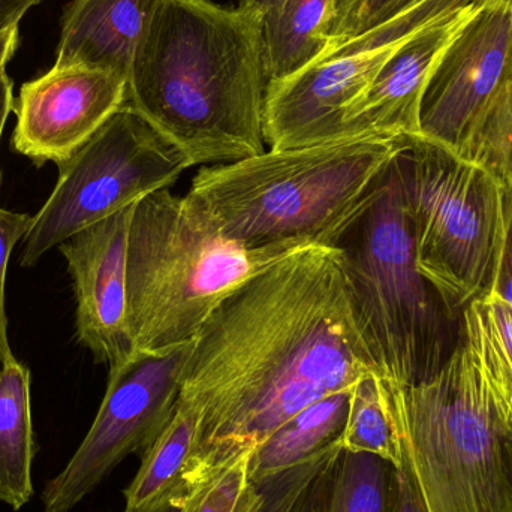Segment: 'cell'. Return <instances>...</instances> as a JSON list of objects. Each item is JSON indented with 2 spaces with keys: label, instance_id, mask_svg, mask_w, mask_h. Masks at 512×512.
<instances>
[{
  "label": "cell",
  "instance_id": "obj_1",
  "mask_svg": "<svg viewBox=\"0 0 512 512\" xmlns=\"http://www.w3.org/2000/svg\"><path fill=\"white\" fill-rule=\"evenodd\" d=\"M378 367L339 249L309 245L243 283L195 336L180 400L198 418L188 492L307 406Z\"/></svg>",
  "mask_w": 512,
  "mask_h": 512
},
{
  "label": "cell",
  "instance_id": "obj_2",
  "mask_svg": "<svg viewBox=\"0 0 512 512\" xmlns=\"http://www.w3.org/2000/svg\"><path fill=\"white\" fill-rule=\"evenodd\" d=\"M262 11L212 0H159L132 59L126 105L192 165L261 155Z\"/></svg>",
  "mask_w": 512,
  "mask_h": 512
},
{
  "label": "cell",
  "instance_id": "obj_3",
  "mask_svg": "<svg viewBox=\"0 0 512 512\" xmlns=\"http://www.w3.org/2000/svg\"><path fill=\"white\" fill-rule=\"evenodd\" d=\"M411 141L373 137L268 149L203 168L185 201L204 227L240 248L334 246Z\"/></svg>",
  "mask_w": 512,
  "mask_h": 512
},
{
  "label": "cell",
  "instance_id": "obj_4",
  "mask_svg": "<svg viewBox=\"0 0 512 512\" xmlns=\"http://www.w3.org/2000/svg\"><path fill=\"white\" fill-rule=\"evenodd\" d=\"M429 512H512V400L460 343L426 381L379 378Z\"/></svg>",
  "mask_w": 512,
  "mask_h": 512
},
{
  "label": "cell",
  "instance_id": "obj_5",
  "mask_svg": "<svg viewBox=\"0 0 512 512\" xmlns=\"http://www.w3.org/2000/svg\"><path fill=\"white\" fill-rule=\"evenodd\" d=\"M309 245L245 249L195 219L171 189L135 204L128 240V316L135 351L194 342L243 283Z\"/></svg>",
  "mask_w": 512,
  "mask_h": 512
},
{
  "label": "cell",
  "instance_id": "obj_6",
  "mask_svg": "<svg viewBox=\"0 0 512 512\" xmlns=\"http://www.w3.org/2000/svg\"><path fill=\"white\" fill-rule=\"evenodd\" d=\"M334 248L379 378L412 385L438 372L447 360L445 309L415 262L397 158Z\"/></svg>",
  "mask_w": 512,
  "mask_h": 512
},
{
  "label": "cell",
  "instance_id": "obj_7",
  "mask_svg": "<svg viewBox=\"0 0 512 512\" xmlns=\"http://www.w3.org/2000/svg\"><path fill=\"white\" fill-rule=\"evenodd\" d=\"M415 262L445 312L489 289L507 228V185L471 159L424 138L397 156Z\"/></svg>",
  "mask_w": 512,
  "mask_h": 512
},
{
  "label": "cell",
  "instance_id": "obj_8",
  "mask_svg": "<svg viewBox=\"0 0 512 512\" xmlns=\"http://www.w3.org/2000/svg\"><path fill=\"white\" fill-rule=\"evenodd\" d=\"M191 159L143 116L123 105L71 159L44 206L32 216L20 264L32 267L50 249L171 186Z\"/></svg>",
  "mask_w": 512,
  "mask_h": 512
},
{
  "label": "cell",
  "instance_id": "obj_9",
  "mask_svg": "<svg viewBox=\"0 0 512 512\" xmlns=\"http://www.w3.org/2000/svg\"><path fill=\"white\" fill-rule=\"evenodd\" d=\"M192 343L135 351L111 367L107 391L86 438L42 493L44 512H71L131 454H143L174 417Z\"/></svg>",
  "mask_w": 512,
  "mask_h": 512
},
{
  "label": "cell",
  "instance_id": "obj_10",
  "mask_svg": "<svg viewBox=\"0 0 512 512\" xmlns=\"http://www.w3.org/2000/svg\"><path fill=\"white\" fill-rule=\"evenodd\" d=\"M512 59V12L484 5L433 72L420 111V138L462 156Z\"/></svg>",
  "mask_w": 512,
  "mask_h": 512
},
{
  "label": "cell",
  "instance_id": "obj_11",
  "mask_svg": "<svg viewBox=\"0 0 512 512\" xmlns=\"http://www.w3.org/2000/svg\"><path fill=\"white\" fill-rule=\"evenodd\" d=\"M126 89L116 72L53 66L14 98L12 147L36 165L65 164L126 104Z\"/></svg>",
  "mask_w": 512,
  "mask_h": 512
},
{
  "label": "cell",
  "instance_id": "obj_12",
  "mask_svg": "<svg viewBox=\"0 0 512 512\" xmlns=\"http://www.w3.org/2000/svg\"><path fill=\"white\" fill-rule=\"evenodd\" d=\"M134 207L57 246L74 285L78 340L108 369L135 352L128 316V240Z\"/></svg>",
  "mask_w": 512,
  "mask_h": 512
},
{
  "label": "cell",
  "instance_id": "obj_13",
  "mask_svg": "<svg viewBox=\"0 0 512 512\" xmlns=\"http://www.w3.org/2000/svg\"><path fill=\"white\" fill-rule=\"evenodd\" d=\"M408 42V41H406ZM402 44L316 62L265 86L262 131L270 149L340 141L343 113Z\"/></svg>",
  "mask_w": 512,
  "mask_h": 512
},
{
  "label": "cell",
  "instance_id": "obj_14",
  "mask_svg": "<svg viewBox=\"0 0 512 512\" xmlns=\"http://www.w3.org/2000/svg\"><path fill=\"white\" fill-rule=\"evenodd\" d=\"M484 5L465 9L405 42L346 107L340 141L420 138L421 102L427 84L445 51Z\"/></svg>",
  "mask_w": 512,
  "mask_h": 512
},
{
  "label": "cell",
  "instance_id": "obj_15",
  "mask_svg": "<svg viewBox=\"0 0 512 512\" xmlns=\"http://www.w3.org/2000/svg\"><path fill=\"white\" fill-rule=\"evenodd\" d=\"M159 0H72L60 18L56 68L86 66L128 81L141 36Z\"/></svg>",
  "mask_w": 512,
  "mask_h": 512
},
{
  "label": "cell",
  "instance_id": "obj_16",
  "mask_svg": "<svg viewBox=\"0 0 512 512\" xmlns=\"http://www.w3.org/2000/svg\"><path fill=\"white\" fill-rule=\"evenodd\" d=\"M466 2L471 0H330L328 45L316 62L396 45L391 32H420Z\"/></svg>",
  "mask_w": 512,
  "mask_h": 512
},
{
  "label": "cell",
  "instance_id": "obj_17",
  "mask_svg": "<svg viewBox=\"0 0 512 512\" xmlns=\"http://www.w3.org/2000/svg\"><path fill=\"white\" fill-rule=\"evenodd\" d=\"M399 468L342 447L301 490L288 512H396Z\"/></svg>",
  "mask_w": 512,
  "mask_h": 512
},
{
  "label": "cell",
  "instance_id": "obj_18",
  "mask_svg": "<svg viewBox=\"0 0 512 512\" xmlns=\"http://www.w3.org/2000/svg\"><path fill=\"white\" fill-rule=\"evenodd\" d=\"M330 0H273L262 11L265 86L303 71L319 59L330 36Z\"/></svg>",
  "mask_w": 512,
  "mask_h": 512
},
{
  "label": "cell",
  "instance_id": "obj_19",
  "mask_svg": "<svg viewBox=\"0 0 512 512\" xmlns=\"http://www.w3.org/2000/svg\"><path fill=\"white\" fill-rule=\"evenodd\" d=\"M197 439V415L179 400L164 432L143 453L140 471L125 490V511H152L185 499Z\"/></svg>",
  "mask_w": 512,
  "mask_h": 512
},
{
  "label": "cell",
  "instance_id": "obj_20",
  "mask_svg": "<svg viewBox=\"0 0 512 512\" xmlns=\"http://www.w3.org/2000/svg\"><path fill=\"white\" fill-rule=\"evenodd\" d=\"M30 372L12 357L0 369V504L18 511L33 495Z\"/></svg>",
  "mask_w": 512,
  "mask_h": 512
},
{
  "label": "cell",
  "instance_id": "obj_21",
  "mask_svg": "<svg viewBox=\"0 0 512 512\" xmlns=\"http://www.w3.org/2000/svg\"><path fill=\"white\" fill-rule=\"evenodd\" d=\"M351 390L331 394L295 414L252 451L251 480L291 468L339 444L345 430Z\"/></svg>",
  "mask_w": 512,
  "mask_h": 512
},
{
  "label": "cell",
  "instance_id": "obj_22",
  "mask_svg": "<svg viewBox=\"0 0 512 512\" xmlns=\"http://www.w3.org/2000/svg\"><path fill=\"white\" fill-rule=\"evenodd\" d=\"M340 445L351 453H369L402 465L399 441L382 399L378 375H366L352 385L348 420Z\"/></svg>",
  "mask_w": 512,
  "mask_h": 512
},
{
  "label": "cell",
  "instance_id": "obj_23",
  "mask_svg": "<svg viewBox=\"0 0 512 512\" xmlns=\"http://www.w3.org/2000/svg\"><path fill=\"white\" fill-rule=\"evenodd\" d=\"M462 158L483 165L512 188V59L498 92L478 120Z\"/></svg>",
  "mask_w": 512,
  "mask_h": 512
},
{
  "label": "cell",
  "instance_id": "obj_24",
  "mask_svg": "<svg viewBox=\"0 0 512 512\" xmlns=\"http://www.w3.org/2000/svg\"><path fill=\"white\" fill-rule=\"evenodd\" d=\"M254 450L245 451L221 468L213 469L192 486L180 512H258L261 492L249 477Z\"/></svg>",
  "mask_w": 512,
  "mask_h": 512
},
{
  "label": "cell",
  "instance_id": "obj_25",
  "mask_svg": "<svg viewBox=\"0 0 512 512\" xmlns=\"http://www.w3.org/2000/svg\"><path fill=\"white\" fill-rule=\"evenodd\" d=\"M340 447L342 445L339 442L291 468L252 480L258 486L262 496V504L258 512H288L304 486L321 471L322 466Z\"/></svg>",
  "mask_w": 512,
  "mask_h": 512
},
{
  "label": "cell",
  "instance_id": "obj_26",
  "mask_svg": "<svg viewBox=\"0 0 512 512\" xmlns=\"http://www.w3.org/2000/svg\"><path fill=\"white\" fill-rule=\"evenodd\" d=\"M2 185V176H0ZM32 224V216L15 213L0 206V361L14 357L8 339V318L5 309V280L9 258L15 245L24 239Z\"/></svg>",
  "mask_w": 512,
  "mask_h": 512
},
{
  "label": "cell",
  "instance_id": "obj_27",
  "mask_svg": "<svg viewBox=\"0 0 512 512\" xmlns=\"http://www.w3.org/2000/svg\"><path fill=\"white\" fill-rule=\"evenodd\" d=\"M484 322L512 369V306L495 291L484 292L475 298Z\"/></svg>",
  "mask_w": 512,
  "mask_h": 512
},
{
  "label": "cell",
  "instance_id": "obj_28",
  "mask_svg": "<svg viewBox=\"0 0 512 512\" xmlns=\"http://www.w3.org/2000/svg\"><path fill=\"white\" fill-rule=\"evenodd\" d=\"M507 189V228L487 291H495L512 306V188L507 186Z\"/></svg>",
  "mask_w": 512,
  "mask_h": 512
},
{
  "label": "cell",
  "instance_id": "obj_29",
  "mask_svg": "<svg viewBox=\"0 0 512 512\" xmlns=\"http://www.w3.org/2000/svg\"><path fill=\"white\" fill-rule=\"evenodd\" d=\"M396 512H429L418 489L417 481L403 460L399 468V496H397Z\"/></svg>",
  "mask_w": 512,
  "mask_h": 512
},
{
  "label": "cell",
  "instance_id": "obj_30",
  "mask_svg": "<svg viewBox=\"0 0 512 512\" xmlns=\"http://www.w3.org/2000/svg\"><path fill=\"white\" fill-rule=\"evenodd\" d=\"M41 0H0V30L20 24L23 15Z\"/></svg>",
  "mask_w": 512,
  "mask_h": 512
},
{
  "label": "cell",
  "instance_id": "obj_31",
  "mask_svg": "<svg viewBox=\"0 0 512 512\" xmlns=\"http://www.w3.org/2000/svg\"><path fill=\"white\" fill-rule=\"evenodd\" d=\"M18 27L20 24H12V26L0 30V77L5 74L6 65L11 62L15 50H17L18 39H20Z\"/></svg>",
  "mask_w": 512,
  "mask_h": 512
},
{
  "label": "cell",
  "instance_id": "obj_32",
  "mask_svg": "<svg viewBox=\"0 0 512 512\" xmlns=\"http://www.w3.org/2000/svg\"><path fill=\"white\" fill-rule=\"evenodd\" d=\"M14 83H12L9 75L3 74L0 77V140H2L3 129H5L6 120H8L9 113L14 107Z\"/></svg>",
  "mask_w": 512,
  "mask_h": 512
},
{
  "label": "cell",
  "instance_id": "obj_33",
  "mask_svg": "<svg viewBox=\"0 0 512 512\" xmlns=\"http://www.w3.org/2000/svg\"><path fill=\"white\" fill-rule=\"evenodd\" d=\"M273 0H240V6H248V8L259 9V11H264Z\"/></svg>",
  "mask_w": 512,
  "mask_h": 512
},
{
  "label": "cell",
  "instance_id": "obj_34",
  "mask_svg": "<svg viewBox=\"0 0 512 512\" xmlns=\"http://www.w3.org/2000/svg\"><path fill=\"white\" fill-rule=\"evenodd\" d=\"M182 507V501L170 502V504L164 505V507L156 508L152 511H138V512H180ZM123 512H135V511H123Z\"/></svg>",
  "mask_w": 512,
  "mask_h": 512
},
{
  "label": "cell",
  "instance_id": "obj_35",
  "mask_svg": "<svg viewBox=\"0 0 512 512\" xmlns=\"http://www.w3.org/2000/svg\"><path fill=\"white\" fill-rule=\"evenodd\" d=\"M487 5L496 6V8L507 9L512 12V0H486Z\"/></svg>",
  "mask_w": 512,
  "mask_h": 512
}]
</instances>
